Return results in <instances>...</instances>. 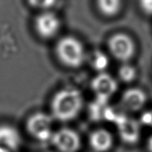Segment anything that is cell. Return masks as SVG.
Instances as JSON below:
<instances>
[{"instance_id":"obj_8","label":"cell","mask_w":152,"mask_h":152,"mask_svg":"<svg viewBox=\"0 0 152 152\" xmlns=\"http://www.w3.org/2000/svg\"><path fill=\"white\" fill-rule=\"evenodd\" d=\"M118 134L125 144L133 145L141 137V128L137 121L129 118H123L117 124Z\"/></svg>"},{"instance_id":"obj_6","label":"cell","mask_w":152,"mask_h":152,"mask_svg":"<svg viewBox=\"0 0 152 152\" xmlns=\"http://www.w3.org/2000/svg\"><path fill=\"white\" fill-rule=\"evenodd\" d=\"M91 88L96 99L103 102L108 100L117 92L118 83L115 78L105 72H100L92 80Z\"/></svg>"},{"instance_id":"obj_1","label":"cell","mask_w":152,"mask_h":152,"mask_svg":"<svg viewBox=\"0 0 152 152\" xmlns=\"http://www.w3.org/2000/svg\"><path fill=\"white\" fill-rule=\"evenodd\" d=\"M83 106V98L75 88H63L53 96L51 102V115L53 119L69 122L77 118Z\"/></svg>"},{"instance_id":"obj_18","label":"cell","mask_w":152,"mask_h":152,"mask_svg":"<svg viewBox=\"0 0 152 152\" xmlns=\"http://www.w3.org/2000/svg\"><path fill=\"white\" fill-rule=\"evenodd\" d=\"M0 152H11V151L6 147H4V146L0 145Z\"/></svg>"},{"instance_id":"obj_16","label":"cell","mask_w":152,"mask_h":152,"mask_svg":"<svg viewBox=\"0 0 152 152\" xmlns=\"http://www.w3.org/2000/svg\"><path fill=\"white\" fill-rule=\"evenodd\" d=\"M141 4L145 12L152 14V0H141Z\"/></svg>"},{"instance_id":"obj_13","label":"cell","mask_w":152,"mask_h":152,"mask_svg":"<svg viewBox=\"0 0 152 152\" xmlns=\"http://www.w3.org/2000/svg\"><path fill=\"white\" fill-rule=\"evenodd\" d=\"M119 77L123 82L130 83L135 80L137 77V69L133 66L124 62L119 67Z\"/></svg>"},{"instance_id":"obj_10","label":"cell","mask_w":152,"mask_h":152,"mask_svg":"<svg viewBox=\"0 0 152 152\" xmlns=\"http://www.w3.org/2000/svg\"><path fill=\"white\" fill-rule=\"evenodd\" d=\"M88 143L95 152H107L112 148L114 139L107 129H98L90 133Z\"/></svg>"},{"instance_id":"obj_11","label":"cell","mask_w":152,"mask_h":152,"mask_svg":"<svg viewBox=\"0 0 152 152\" xmlns=\"http://www.w3.org/2000/svg\"><path fill=\"white\" fill-rule=\"evenodd\" d=\"M21 143V136L15 127L9 124L0 125V145L16 151Z\"/></svg>"},{"instance_id":"obj_5","label":"cell","mask_w":152,"mask_h":152,"mask_svg":"<svg viewBox=\"0 0 152 152\" xmlns=\"http://www.w3.org/2000/svg\"><path fill=\"white\" fill-rule=\"evenodd\" d=\"M50 142L60 152H78L81 147L80 136L69 128H62L53 132Z\"/></svg>"},{"instance_id":"obj_3","label":"cell","mask_w":152,"mask_h":152,"mask_svg":"<svg viewBox=\"0 0 152 152\" xmlns=\"http://www.w3.org/2000/svg\"><path fill=\"white\" fill-rule=\"evenodd\" d=\"M53 117L44 112L31 115L26 121V130L33 138L42 142H48L53 134Z\"/></svg>"},{"instance_id":"obj_12","label":"cell","mask_w":152,"mask_h":152,"mask_svg":"<svg viewBox=\"0 0 152 152\" xmlns=\"http://www.w3.org/2000/svg\"><path fill=\"white\" fill-rule=\"evenodd\" d=\"M96 2L100 12L107 17L116 16L122 7V0H96Z\"/></svg>"},{"instance_id":"obj_2","label":"cell","mask_w":152,"mask_h":152,"mask_svg":"<svg viewBox=\"0 0 152 152\" xmlns=\"http://www.w3.org/2000/svg\"><path fill=\"white\" fill-rule=\"evenodd\" d=\"M56 53L61 62L69 68L81 66L86 57L83 43L73 36L61 38L56 43Z\"/></svg>"},{"instance_id":"obj_7","label":"cell","mask_w":152,"mask_h":152,"mask_svg":"<svg viewBox=\"0 0 152 152\" xmlns=\"http://www.w3.org/2000/svg\"><path fill=\"white\" fill-rule=\"evenodd\" d=\"M34 28L38 34L43 39H52L59 32L61 20L54 12L43 11L35 18Z\"/></svg>"},{"instance_id":"obj_15","label":"cell","mask_w":152,"mask_h":152,"mask_svg":"<svg viewBox=\"0 0 152 152\" xmlns=\"http://www.w3.org/2000/svg\"><path fill=\"white\" fill-rule=\"evenodd\" d=\"M56 1L57 0H28L29 4L32 7L44 11L54 7L56 5Z\"/></svg>"},{"instance_id":"obj_14","label":"cell","mask_w":152,"mask_h":152,"mask_svg":"<svg viewBox=\"0 0 152 152\" xmlns=\"http://www.w3.org/2000/svg\"><path fill=\"white\" fill-rule=\"evenodd\" d=\"M92 66L97 71L103 72L109 66V58L102 52L96 51L92 58Z\"/></svg>"},{"instance_id":"obj_4","label":"cell","mask_w":152,"mask_h":152,"mask_svg":"<svg viewBox=\"0 0 152 152\" xmlns=\"http://www.w3.org/2000/svg\"><path fill=\"white\" fill-rule=\"evenodd\" d=\"M108 48L116 60L127 62L135 53V43L131 37L124 33L113 34L108 40Z\"/></svg>"},{"instance_id":"obj_17","label":"cell","mask_w":152,"mask_h":152,"mask_svg":"<svg viewBox=\"0 0 152 152\" xmlns=\"http://www.w3.org/2000/svg\"><path fill=\"white\" fill-rule=\"evenodd\" d=\"M147 150L149 152H152V135L148 138L147 141Z\"/></svg>"},{"instance_id":"obj_9","label":"cell","mask_w":152,"mask_h":152,"mask_svg":"<svg viewBox=\"0 0 152 152\" xmlns=\"http://www.w3.org/2000/svg\"><path fill=\"white\" fill-rule=\"evenodd\" d=\"M146 99L147 97L143 90L137 88H131L123 93L120 102L124 109L136 112L144 107Z\"/></svg>"}]
</instances>
